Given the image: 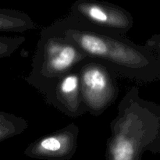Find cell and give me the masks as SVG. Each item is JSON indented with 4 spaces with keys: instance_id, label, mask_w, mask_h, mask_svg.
<instances>
[{
    "instance_id": "cell-1",
    "label": "cell",
    "mask_w": 160,
    "mask_h": 160,
    "mask_svg": "<svg viewBox=\"0 0 160 160\" xmlns=\"http://www.w3.org/2000/svg\"><path fill=\"white\" fill-rule=\"evenodd\" d=\"M48 28L63 36L87 57L107 65L118 77L139 83L160 80V61L147 45L95 28L71 14L56 20Z\"/></svg>"
},
{
    "instance_id": "cell-2",
    "label": "cell",
    "mask_w": 160,
    "mask_h": 160,
    "mask_svg": "<svg viewBox=\"0 0 160 160\" xmlns=\"http://www.w3.org/2000/svg\"><path fill=\"white\" fill-rule=\"evenodd\" d=\"M109 127L106 160H142L145 152L160 153V105L142 98L138 87L122 98Z\"/></svg>"
},
{
    "instance_id": "cell-3",
    "label": "cell",
    "mask_w": 160,
    "mask_h": 160,
    "mask_svg": "<svg viewBox=\"0 0 160 160\" xmlns=\"http://www.w3.org/2000/svg\"><path fill=\"white\" fill-rule=\"evenodd\" d=\"M87 58L78 47L47 26L41 31L31 70L24 80L45 96L59 78Z\"/></svg>"
},
{
    "instance_id": "cell-4",
    "label": "cell",
    "mask_w": 160,
    "mask_h": 160,
    "mask_svg": "<svg viewBox=\"0 0 160 160\" xmlns=\"http://www.w3.org/2000/svg\"><path fill=\"white\" fill-rule=\"evenodd\" d=\"M78 68L81 98L86 112L98 117L118 97V76L107 65L88 57Z\"/></svg>"
},
{
    "instance_id": "cell-5",
    "label": "cell",
    "mask_w": 160,
    "mask_h": 160,
    "mask_svg": "<svg viewBox=\"0 0 160 160\" xmlns=\"http://www.w3.org/2000/svg\"><path fill=\"white\" fill-rule=\"evenodd\" d=\"M70 14L97 28L126 36L134 26L129 11L120 6L99 0H77Z\"/></svg>"
},
{
    "instance_id": "cell-6",
    "label": "cell",
    "mask_w": 160,
    "mask_h": 160,
    "mask_svg": "<svg viewBox=\"0 0 160 160\" xmlns=\"http://www.w3.org/2000/svg\"><path fill=\"white\" fill-rule=\"evenodd\" d=\"M79 133L78 125L70 123L33 142L23 154L36 159L70 160L77 151Z\"/></svg>"
},
{
    "instance_id": "cell-7",
    "label": "cell",
    "mask_w": 160,
    "mask_h": 160,
    "mask_svg": "<svg viewBox=\"0 0 160 160\" xmlns=\"http://www.w3.org/2000/svg\"><path fill=\"white\" fill-rule=\"evenodd\" d=\"M45 99L47 104L71 118H78L85 114L78 67L59 78Z\"/></svg>"
},
{
    "instance_id": "cell-8",
    "label": "cell",
    "mask_w": 160,
    "mask_h": 160,
    "mask_svg": "<svg viewBox=\"0 0 160 160\" xmlns=\"http://www.w3.org/2000/svg\"><path fill=\"white\" fill-rule=\"evenodd\" d=\"M36 28L37 24L26 12L0 8V32L23 33Z\"/></svg>"
},
{
    "instance_id": "cell-9",
    "label": "cell",
    "mask_w": 160,
    "mask_h": 160,
    "mask_svg": "<svg viewBox=\"0 0 160 160\" xmlns=\"http://www.w3.org/2000/svg\"><path fill=\"white\" fill-rule=\"evenodd\" d=\"M28 128V123L24 118L0 111V143L11 138L20 135Z\"/></svg>"
},
{
    "instance_id": "cell-10",
    "label": "cell",
    "mask_w": 160,
    "mask_h": 160,
    "mask_svg": "<svg viewBox=\"0 0 160 160\" xmlns=\"http://www.w3.org/2000/svg\"><path fill=\"white\" fill-rule=\"evenodd\" d=\"M23 36L6 37L0 36V59L9 57L25 42Z\"/></svg>"
},
{
    "instance_id": "cell-11",
    "label": "cell",
    "mask_w": 160,
    "mask_h": 160,
    "mask_svg": "<svg viewBox=\"0 0 160 160\" xmlns=\"http://www.w3.org/2000/svg\"><path fill=\"white\" fill-rule=\"evenodd\" d=\"M145 45L152 50L160 61V34H153L146 41Z\"/></svg>"
}]
</instances>
